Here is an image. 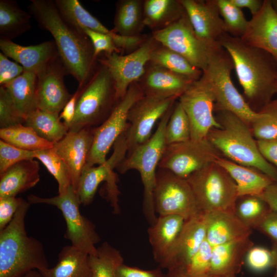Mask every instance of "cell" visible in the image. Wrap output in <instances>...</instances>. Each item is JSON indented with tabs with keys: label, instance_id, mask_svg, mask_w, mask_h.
<instances>
[{
	"label": "cell",
	"instance_id": "1",
	"mask_svg": "<svg viewBox=\"0 0 277 277\" xmlns=\"http://www.w3.org/2000/svg\"><path fill=\"white\" fill-rule=\"evenodd\" d=\"M28 10L39 26L53 37L67 74L77 80L78 89L83 88L96 69L97 59L89 38L63 19L53 1L31 0Z\"/></svg>",
	"mask_w": 277,
	"mask_h": 277
},
{
	"label": "cell",
	"instance_id": "2",
	"mask_svg": "<svg viewBox=\"0 0 277 277\" xmlns=\"http://www.w3.org/2000/svg\"><path fill=\"white\" fill-rule=\"evenodd\" d=\"M219 43L232 60L245 100L253 110L260 112L276 94V61L266 51L227 33Z\"/></svg>",
	"mask_w": 277,
	"mask_h": 277
},
{
	"label": "cell",
	"instance_id": "3",
	"mask_svg": "<svg viewBox=\"0 0 277 277\" xmlns=\"http://www.w3.org/2000/svg\"><path fill=\"white\" fill-rule=\"evenodd\" d=\"M30 203L24 200L9 224L0 231V277H23L49 268L43 244L29 236L25 219Z\"/></svg>",
	"mask_w": 277,
	"mask_h": 277
},
{
	"label": "cell",
	"instance_id": "4",
	"mask_svg": "<svg viewBox=\"0 0 277 277\" xmlns=\"http://www.w3.org/2000/svg\"><path fill=\"white\" fill-rule=\"evenodd\" d=\"M221 128H213L207 139L227 159L260 171L277 182V168L261 154L251 129L234 114L225 110L215 111Z\"/></svg>",
	"mask_w": 277,
	"mask_h": 277
},
{
	"label": "cell",
	"instance_id": "5",
	"mask_svg": "<svg viewBox=\"0 0 277 277\" xmlns=\"http://www.w3.org/2000/svg\"><path fill=\"white\" fill-rule=\"evenodd\" d=\"M173 106L160 120L158 126L151 137L128 153L116 168L121 173L132 169L139 172L144 186L143 212L151 225L157 219L153 193L156 185L157 168L166 146L165 129Z\"/></svg>",
	"mask_w": 277,
	"mask_h": 277
},
{
	"label": "cell",
	"instance_id": "6",
	"mask_svg": "<svg viewBox=\"0 0 277 277\" xmlns=\"http://www.w3.org/2000/svg\"><path fill=\"white\" fill-rule=\"evenodd\" d=\"M234 68L228 52L219 44L210 49L208 64L203 71L210 83L215 96L214 111H229L249 127L259 117L234 85L231 73Z\"/></svg>",
	"mask_w": 277,
	"mask_h": 277
},
{
	"label": "cell",
	"instance_id": "7",
	"mask_svg": "<svg viewBox=\"0 0 277 277\" xmlns=\"http://www.w3.org/2000/svg\"><path fill=\"white\" fill-rule=\"evenodd\" d=\"M79 89L75 115L69 131L76 132L100 126L109 116L117 103L113 80L108 69L101 65L95 69L86 85Z\"/></svg>",
	"mask_w": 277,
	"mask_h": 277
},
{
	"label": "cell",
	"instance_id": "8",
	"mask_svg": "<svg viewBox=\"0 0 277 277\" xmlns=\"http://www.w3.org/2000/svg\"><path fill=\"white\" fill-rule=\"evenodd\" d=\"M186 180L202 213H235L239 197L236 185L228 172L215 162L192 173Z\"/></svg>",
	"mask_w": 277,
	"mask_h": 277
},
{
	"label": "cell",
	"instance_id": "9",
	"mask_svg": "<svg viewBox=\"0 0 277 277\" xmlns=\"http://www.w3.org/2000/svg\"><path fill=\"white\" fill-rule=\"evenodd\" d=\"M27 201L30 205L46 204L56 207L62 212L66 223L65 238L70 241L72 245L89 255L95 253V245L100 242V236L94 225L81 214V203L72 185L63 194L51 197L30 194Z\"/></svg>",
	"mask_w": 277,
	"mask_h": 277
},
{
	"label": "cell",
	"instance_id": "10",
	"mask_svg": "<svg viewBox=\"0 0 277 277\" xmlns=\"http://www.w3.org/2000/svg\"><path fill=\"white\" fill-rule=\"evenodd\" d=\"M144 95L137 84L129 88L126 94L115 104L109 116L100 126L93 128V140L86 166L100 165L118 138L128 128V112L133 104Z\"/></svg>",
	"mask_w": 277,
	"mask_h": 277
},
{
	"label": "cell",
	"instance_id": "11",
	"mask_svg": "<svg viewBox=\"0 0 277 277\" xmlns=\"http://www.w3.org/2000/svg\"><path fill=\"white\" fill-rule=\"evenodd\" d=\"M153 200L161 216L176 215L186 221L202 213L187 180L166 170H157Z\"/></svg>",
	"mask_w": 277,
	"mask_h": 277
},
{
	"label": "cell",
	"instance_id": "12",
	"mask_svg": "<svg viewBox=\"0 0 277 277\" xmlns=\"http://www.w3.org/2000/svg\"><path fill=\"white\" fill-rule=\"evenodd\" d=\"M126 130L114 144L113 152L109 159L96 167L85 166L76 190L81 204L84 206L90 204L99 185L106 181L108 197L114 213H119L118 196L120 192L116 183V174L113 170L124 160L127 153Z\"/></svg>",
	"mask_w": 277,
	"mask_h": 277
},
{
	"label": "cell",
	"instance_id": "13",
	"mask_svg": "<svg viewBox=\"0 0 277 277\" xmlns=\"http://www.w3.org/2000/svg\"><path fill=\"white\" fill-rule=\"evenodd\" d=\"M159 44L151 35L138 48L128 54L104 53L102 57H97V61L108 69L113 80L116 102L144 75L151 53Z\"/></svg>",
	"mask_w": 277,
	"mask_h": 277
},
{
	"label": "cell",
	"instance_id": "14",
	"mask_svg": "<svg viewBox=\"0 0 277 277\" xmlns=\"http://www.w3.org/2000/svg\"><path fill=\"white\" fill-rule=\"evenodd\" d=\"M222 157L207 138L166 146L158 168L187 179L195 172Z\"/></svg>",
	"mask_w": 277,
	"mask_h": 277
},
{
	"label": "cell",
	"instance_id": "15",
	"mask_svg": "<svg viewBox=\"0 0 277 277\" xmlns=\"http://www.w3.org/2000/svg\"><path fill=\"white\" fill-rule=\"evenodd\" d=\"M178 99L190 122L191 139L206 138L211 129L222 128L213 114L215 96L213 89L204 75Z\"/></svg>",
	"mask_w": 277,
	"mask_h": 277
},
{
	"label": "cell",
	"instance_id": "16",
	"mask_svg": "<svg viewBox=\"0 0 277 277\" xmlns=\"http://www.w3.org/2000/svg\"><path fill=\"white\" fill-rule=\"evenodd\" d=\"M161 45L178 53L202 71L207 66L210 49L195 33L186 13L163 30L152 32Z\"/></svg>",
	"mask_w": 277,
	"mask_h": 277
},
{
	"label": "cell",
	"instance_id": "17",
	"mask_svg": "<svg viewBox=\"0 0 277 277\" xmlns=\"http://www.w3.org/2000/svg\"><path fill=\"white\" fill-rule=\"evenodd\" d=\"M177 99L143 95L133 104L128 112L129 126L125 133L127 153L151 137L155 123L174 105Z\"/></svg>",
	"mask_w": 277,
	"mask_h": 277
},
{
	"label": "cell",
	"instance_id": "18",
	"mask_svg": "<svg viewBox=\"0 0 277 277\" xmlns=\"http://www.w3.org/2000/svg\"><path fill=\"white\" fill-rule=\"evenodd\" d=\"M67 74L60 57L37 74V109L51 113L61 112L72 96L64 83V75Z\"/></svg>",
	"mask_w": 277,
	"mask_h": 277
},
{
	"label": "cell",
	"instance_id": "19",
	"mask_svg": "<svg viewBox=\"0 0 277 277\" xmlns=\"http://www.w3.org/2000/svg\"><path fill=\"white\" fill-rule=\"evenodd\" d=\"M200 39L208 48L219 44L226 31L216 0H180Z\"/></svg>",
	"mask_w": 277,
	"mask_h": 277
},
{
	"label": "cell",
	"instance_id": "20",
	"mask_svg": "<svg viewBox=\"0 0 277 277\" xmlns=\"http://www.w3.org/2000/svg\"><path fill=\"white\" fill-rule=\"evenodd\" d=\"M206 234L204 213L185 221L177 240L160 266L168 271L184 268L206 239Z\"/></svg>",
	"mask_w": 277,
	"mask_h": 277
},
{
	"label": "cell",
	"instance_id": "21",
	"mask_svg": "<svg viewBox=\"0 0 277 277\" xmlns=\"http://www.w3.org/2000/svg\"><path fill=\"white\" fill-rule=\"evenodd\" d=\"M93 128H85L76 132L69 131L52 147L68 166L71 175V185L76 191L92 147Z\"/></svg>",
	"mask_w": 277,
	"mask_h": 277
},
{
	"label": "cell",
	"instance_id": "22",
	"mask_svg": "<svg viewBox=\"0 0 277 277\" xmlns=\"http://www.w3.org/2000/svg\"><path fill=\"white\" fill-rule=\"evenodd\" d=\"M194 81L149 63L145 73L137 83L144 95L179 98Z\"/></svg>",
	"mask_w": 277,
	"mask_h": 277
},
{
	"label": "cell",
	"instance_id": "23",
	"mask_svg": "<svg viewBox=\"0 0 277 277\" xmlns=\"http://www.w3.org/2000/svg\"><path fill=\"white\" fill-rule=\"evenodd\" d=\"M241 38L246 44L268 52L277 63V13L270 0H264L260 11L248 21Z\"/></svg>",
	"mask_w": 277,
	"mask_h": 277
},
{
	"label": "cell",
	"instance_id": "24",
	"mask_svg": "<svg viewBox=\"0 0 277 277\" xmlns=\"http://www.w3.org/2000/svg\"><path fill=\"white\" fill-rule=\"evenodd\" d=\"M1 52L8 57L19 64L25 71L36 73L60 57L54 41L24 46L11 40L0 39Z\"/></svg>",
	"mask_w": 277,
	"mask_h": 277
},
{
	"label": "cell",
	"instance_id": "25",
	"mask_svg": "<svg viewBox=\"0 0 277 277\" xmlns=\"http://www.w3.org/2000/svg\"><path fill=\"white\" fill-rule=\"evenodd\" d=\"M253 245L249 236L213 246L209 275L212 277L236 276L248 251Z\"/></svg>",
	"mask_w": 277,
	"mask_h": 277
},
{
	"label": "cell",
	"instance_id": "26",
	"mask_svg": "<svg viewBox=\"0 0 277 277\" xmlns=\"http://www.w3.org/2000/svg\"><path fill=\"white\" fill-rule=\"evenodd\" d=\"M206 239L212 246L249 237L252 229L244 224L235 213L213 212L205 214Z\"/></svg>",
	"mask_w": 277,
	"mask_h": 277
},
{
	"label": "cell",
	"instance_id": "27",
	"mask_svg": "<svg viewBox=\"0 0 277 277\" xmlns=\"http://www.w3.org/2000/svg\"><path fill=\"white\" fill-rule=\"evenodd\" d=\"M185 220L176 215H159L148 228L153 258L161 265L177 240Z\"/></svg>",
	"mask_w": 277,
	"mask_h": 277
},
{
	"label": "cell",
	"instance_id": "28",
	"mask_svg": "<svg viewBox=\"0 0 277 277\" xmlns=\"http://www.w3.org/2000/svg\"><path fill=\"white\" fill-rule=\"evenodd\" d=\"M39 163L34 159L21 161L0 174V197L16 196L34 187L40 180Z\"/></svg>",
	"mask_w": 277,
	"mask_h": 277
},
{
	"label": "cell",
	"instance_id": "29",
	"mask_svg": "<svg viewBox=\"0 0 277 277\" xmlns=\"http://www.w3.org/2000/svg\"><path fill=\"white\" fill-rule=\"evenodd\" d=\"M223 167L236 185L239 197L260 196L274 182L258 169L233 162L222 156L215 161Z\"/></svg>",
	"mask_w": 277,
	"mask_h": 277
},
{
	"label": "cell",
	"instance_id": "30",
	"mask_svg": "<svg viewBox=\"0 0 277 277\" xmlns=\"http://www.w3.org/2000/svg\"><path fill=\"white\" fill-rule=\"evenodd\" d=\"M39 272L43 277H93L89 254L72 245L62 249L55 266Z\"/></svg>",
	"mask_w": 277,
	"mask_h": 277
},
{
	"label": "cell",
	"instance_id": "31",
	"mask_svg": "<svg viewBox=\"0 0 277 277\" xmlns=\"http://www.w3.org/2000/svg\"><path fill=\"white\" fill-rule=\"evenodd\" d=\"M185 13L180 0L144 1V23L152 32L166 28Z\"/></svg>",
	"mask_w": 277,
	"mask_h": 277
},
{
	"label": "cell",
	"instance_id": "32",
	"mask_svg": "<svg viewBox=\"0 0 277 277\" xmlns=\"http://www.w3.org/2000/svg\"><path fill=\"white\" fill-rule=\"evenodd\" d=\"M145 27L144 1L121 0L116 3L113 32L125 36H137Z\"/></svg>",
	"mask_w": 277,
	"mask_h": 277
},
{
	"label": "cell",
	"instance_id": "33",
	"mask_svg": "<svg viewBox=\"0 0 277 277\" xmlns=\"http://www.w3.org/2000/svg\"><path fill=\"white\" fill-rule=\"evenodd\" d=\"M36 84L37 74L25 70L18 77L2 86L8 91L19 114L24 119L37 109Z\"/></svg>",
	"mask_w": 277,
	"mask_h": 277
},
{
	"label": "cell",
	"instance_id": "34",
	"mask_svg": "<svg viewBox=\"0 0 277 277\" xmlns=\"http://www.w3.org/2000/svg\"><path fill=\"white\" fill-rule=\"evenodd\" d=\"M63 19L71 27L81 33L85 29L108 34L111 37L114 32L108 29L96 17L85 9L77 0L54 1Z\"/></svg>",
	"mask_w": 277,
	"mask_h": 277
},
{
	"label": "cell",
	"instance_id": "35",
	"mask_svg": "<svg viewBox=\"0 0 277 277\" xmlns=\"http://www.w3.org/2000/svg\"><path fill=\"white\" fill-rule=\"evenodd\" d=\"M31 16L22 10L16 2L1 0V39L12 41L26 32L31 28Z\"/></svg>",
	"mask_w": 277,
	"mask_h": 277
},
{
	"label": "cell",
	"instance_id": "36",
	"mask_svg": "<svg viewBox=\"0 0 277 277\" xmlns=\"http://www.w3.org/2000/svg\"><path fill=\"white\" fill-rule=\"evenodd\" d=\"M24 124L32 128L39 137L53 144L69 131L68 127L61 120L60 113L38 109L27 115Z\"/></svg>",
	"mask_w": 277,
	"mask_h": 277
},
{
	"label": "cell",
	"instance_id": "37",
	"mask_svg": "<svg viewBox=\"0 0 277 277\" xmlns=\"http://www.w3.org/2000/svg\"><path fill=\"white\" fill-rule=\"evenodd\" d=\"M149 63L194 81L199 80L203 74L201 70L182 55L160 44L152 52Z\"/></svg>",
	"mask_w": 277,
	"mask_h": 277
},
{
	"label": "cell",
	"instance_id": "38",
	"mask_svg": "<svg viewBox=\"0 0 277 277\" xmlns=\"http://www.w3.org/2000/svg\"><path fill=\"white\" fill-rule=\"evenodd\" d=\"M1 140L18 148L31 151L52 148L53 144L39 137L24 124L1 128Z\"/></svg>",
	"mask_w": 277,
	"mask_h": 277
},
{
	"label": "cell",
	"instance_id": "39",
	"mask_svg": "<svg viewBox=\"0 0 277 277\" xmlns=\"http://www.w3.org/2000/svg\"><path fill=\"white\" fill-rule=\"evenodd\" d=\"M89 262L93 277H116L124 259L118 250L105 242L89 255Z\"/></svg>",
	"mask_w": 277,
	"mask_h": 277
},
{
	"label": "cell",
	"instance_id": "40",
	"mask_svg": "<svg viewBox=\"0 0 277 277\" xmlns=\"http://www.w3.org/2000/svg\"><path fill=\"white\" fill-rule=\"evenodd\" d=\"M271 210L266 202L258 195H246L238 197L235 214L246 226L255 229Z\"/></svg>",
	"mask_w": 277,
	"mask_h": 277
},
{
	"label": "cell",
	"instance_id": "41",
	"mask_svg": "<svg viewBox=\"0 0 277 277\" xmlns=\"http://www.w3.org/2000/svg\"><path fill=\"white\" fill-rule=\"evenodd\" d=\"M34 158L39 160L57 181L58 194L66 192L71 186L70 170L66 162L52 148L34 151Z\"/></svg>",
	"mask_w": 277,
	"mask_h": 277
},
{
	"label": "cell",
	"instance_id": "42",
	"mask_svg": "<svg viewBox=\"0 0 277 277\" xmlns=\"http://www.w3.org/2000/svg\"><path fill=\"white\" fill-rule=\"evenodd\" d=\"M166 145L191 139L188 117L179 101L175 102L165 132Z\"/></svg>",
	"mask_w": 277,
	"mask_h": 277
},
{
	"label": "cell",
	"instance_id": "43",
	"mask_svg": "<svg viewBox=\"0 0 277 277\" xmlns=\"http://www.w3.org/2000/svg\"><path fill=\"white\" fill-rule=\"evenodd\" d=\"M220 14L223 20L225 31L228 34L241 37L248 24L242 9L230 0H216Z\"/></svg>",
	"mask_w": 277,
	"mask_h": 277
},
{
	"label": "cell",
	"instance_id": "44",
	"mask_svg": "<svg viewBox=\"0 0 277 277\" xmlns=\"http://www.w3.org/2000/svg\"><path fill=\"white\" fill-rule=\"evenodd\" d=\"M259 117L251 125L256 140H265L277 136V100H272L260 112Z\"/></svg>",
	"mask_w": 277,
	"mask_h": 277
},
{
	"label": "cell",
	"instance_id": "45",
	"mask_svg": "<svg viewBox=\"0 0 277 277\" xmlns=\"http://www.w3.org/2000/svg\"><path fill=\"white\" fill-rule=\"evenodd\" d=\"M213 246L205 239L189 264L183 269L173 270L190 276L210 275Z\"/></svg>",
	"mask_w": 277,
	"mask_h": 277
},
{
	"label": "cell",
	"instance_id": "46",
	"mask_svg": "<svg viewBox=\"0 0 277 277\" xmlns=\"http://www.w3.org/2000/svg\"><path fill=\"white\" fill-rule=\"evenodd\" d=\"M276 252L262 246H252L247 252L245 261L248 268L254 272H261L274 267Z\"/></svg>",
	"mask_w": 277,
	"mask_h": 277
},
{
	"label": "cell",
	"instance_id": "47",
	"mask_svg": "<svg viewBox=\"0 0 277 277\" xmlns=\"http://www.w3.org/2000/svg\"><path fill=\"white\" fill-rule=\"evenodd\" d=\"M34 159V151L21 149L0 140V174L21 161Z\"/></svg>",
	"mask_w": 277,
	"mask_h": 277
},
{
	"label": "cell",
	"instance_id": "48",
	"mask_svg": "<svg viewBox=\"0 0 277 277\" xmlns=\"http://www.w3.org/2000/svg\"><path fill=\"white\" fill-rule=\"evenodd\" d=\"M25 119L17 112L5 87H0V127L7 128L24 124Z\"/></svg>",
	"mask_w": 277,
	"mask_h": 277
},
{
	"label": "cell",
	"instance_id": "49",
	"mask_svg": "<svg viewBox=\"0 0 277 277\" xmlns=\"http://www.w3.org/2000/svg\"><path fill=\"white\" fill-rule=\"evenodd\" d=\"M84 32L92 43L94 56L96 59L103 52L107 54H120L122 52V51L116 46L110 35L89 29H85Z\"/></svg>",
	"mask_w": 277,
	"mask_h": 277
},
{
	"label": "cell",
	"instance_id": "50",
	"mask_svg": "<svg viewBox=\"0 0 277 277\" xmlns=\"http://www.w3.org/2000/svg\"><path fill=\"white\" fill-rule=\"evenodd\" d=\"M23 201L16 196L0 197V231L11 221Z\"/></svg>",
	"mask_w": 277,
	"mask_h": 277
},
{
	"label": "cell",
	"instance_id": "51",
	"mask_svg": "<svg viewBox=\"0 0 277 277\" xmlns=\"http://www.w3.org/2000/svg\"><path fill=\"white\" fill-rule=\"evenodd\" d=\"M25 69L17 63L13 62L0 52V84L4 86L21 75Z\"/></svg>",
	"mask_w": 277,
	"mask_h": 277
},
{
	"label": "cell",
	"instance_id": "52",
	"mask_svg": "<svg viewBox=\"0 0 277 277\" xmlns=\"http://www.w3.org/2000/svg\"><path fill=\"white\" fill-rule=\"evenodd\" d=\"M255 229L269 238L277 248V212L270 210Z\"/></svg>",
	"mask_w": 277,
	"mask_h": 277
},
{
	"label": "cell",
	"instance_id": "53",
	"mask_svg": "<svg viewBox=\"0 0 277 277\" xmlns=\"http://www.w3.org/2000/svg\"><path fill=\"white\" fill-rule=\"evenodd\" d=\"M256 143L264 158L277 168V136L269 140H256Z\"/></svg>",
	"mask_w": 277,
	"mask_h": 277
},
{
	"label": "cell",
	"instance_id": "54",
	"mask_svg": "<svg viewBox=\"0 0 277 277\" xmlns=\"http://www.w3.org/2000/svg\"><path fill=\"white\" fill-rule=\"evenodd\" d=\"M116 277H163L160 269L146 270L122 264L118 269Z\"/></svg>",
	"mask_w": 277,
	"mask_h": 277
},
{
	"label": "cell",
	"instance_id": "55",
	"mask_svg": "<svg viewBox=\"0 0 277 277\" xmlns=\"http://www.w3.org/2000/svg\"><path fill=\"white\" fill-rule=\"evenodd\" d=\"M80 93V89H78L77 91L72 95V96L68 101L63 110L60 113L61 120H63V122L68 128L75 115L77 101Z\"/></svg>",
	"mask_w": 277,
	"mask_h": 277
},
{
	"label": "cell",
	"instance_id": "56",
	"mask_svg": "<svg viewBox=\"0 0 277 277\" xmlns=\"http://www.w3.org/2000/svg\"><path fill=\"white\" fill-rule=\"evenodd\" d=\"M260 196L271 210L277 212V182H273L269 185Z\"/></svg>",
	"mask_w": 277,
	"mask_h": 277
},
{
	"label": "cell",
	"instance_id": "57",
	"mask_svg": "<svg viewBox=\"0 0 277 277\" xmlns=\"http://www.w3.org/2000/svg\"><path fill=\"white\" fill-rule=\"evenodd\" d=\"M231 2L242 9L246 8L249 10L252 16L256 14L261 10L263 4L261 0H230Z\"/></svg>",
	"mask_w": 277,
	"mask_h": 277
},
{
	"label": "cell",
	"instance_id": "58",
	"mask_svg": "<svg viewBox=\"0 0 277 277\" xmlns=\"http://www.w3.org/2000/svg\"><path fill=\"white\" fill-rule=\"evenodd\" d=\"M167 277H212L210 275H206L203 276H190L183 273L176 271H168Z\"/></svg>",
	"mask_w": 277,
	"mask_h": 277
},
{
	"label": "cell",
	"instance_id": "59",
	"mask_svg": "<svg viewBox=\"0 0 277 277\" xmlns=\"http://www.w3.org/2000/svg\"><path fill=\"white\" fill-rule=\"evenodd\" d=\"M23 277H43V276L38 270H34L29 272Z\"/></svg>",
	"mask_w": 277,
	"mask_h": 277
},
{
	"label": "cell",
	"instance_id": "60",
	"mask_svg": "<svg viewBox=\"0 0 277 277\" xmlns=\"http://www.w3.org/2000/svg\"><path fill=\"white\" fill-rule=\"evenodd\" d=\"M273 248H274L276 252V261H275V264L274 265V268L275 269V271L274 273V277H277V248L273 247Z\"/></svg>",
	"mask_w": 277,
	"mask_h": 277
},
{
	"label": "cell",
	"instance_id": "61",
	"mask_svg": "<svg viewBox=\"0 0 277 277\" xmlns=\"http://www.w3.org/2000/svg\"><path fill=\"white\" fill-rule=\"evenodd\" d=\"M271 3L273 9L274 10L275 12L277 13V0L271 1Z\"/></svg>",
	"mask_w": 277,
	"mask_h": 277
},
{
	"label": "cell",
	"instance_id": "62",
	"mask_svg": "<svg viewBox=\"0 0 277 277\" xmlns=\"http://www.w3.org/2000/svg\"><path fill=\"white\" fill-rule=\"evenodd\" d=\"M276 94L277 95V85H276ZM276 99L277 100V97H276Z\"/></svg>",
	"mask_w": 277,
	"mask_h": 277
},
{
	"label": "cell",
	"instance_id": "63",
	"mask_svg": "<svg viewBox=\"0 0 277 277\" xmlns=\"http://www.w3.org/2000/svg\"><path fill=\"white\" fill-rule=\"evenodd\" d=\"M235 277H237V276H235Z\"/></svg>",
	"mask_w": 277,
	"mask_h": 277
}]
</instances>
